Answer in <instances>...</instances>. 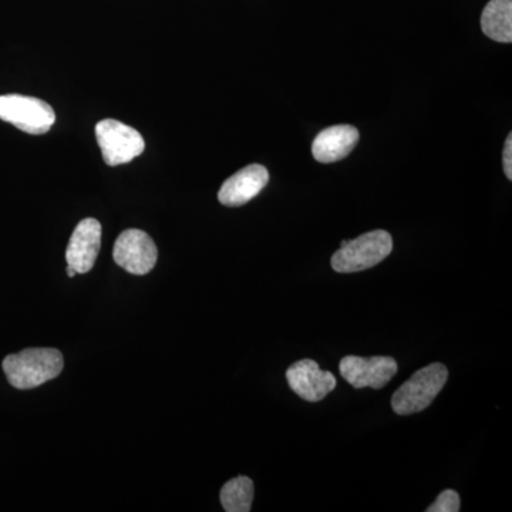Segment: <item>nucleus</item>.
I'll list each match as a JSON object with an SVG mask.
<instances>
[{"label": "nucleus", "instance_id": "1", "mask_svg": "<svg viewBox=\"0 0 512 512\" xmlns=\"http://www.w3.org/2000/svg\"><path fill=\"white\" fill-rule=\"evenodd\" d=\"M2 367L15 389L30 390L56 379L62 373L64 362L60 350L35 348L6 356Z\"/></svg>", "mask_w": 512, "mask_h": 512}, {"label": "nucleus", "instance_id": "2", "mask_svg": "<svg viewBox=\"0 0 512 512\" xmlns=\"http://www.w3.org/2000/svg\"><path fill=\"white\" fill-rule=\"evenodd\" d=\"M392 251V235L376 229L353 241H342V247L332 256V268L339 274L366 271L379 265Z\"/></svg>", "mask_w": 512, "mask_h": 512}, {"label": "nucleus", "instance_id": "3", "mask_svg": "<svg viewBox=\"0 0 512 512\" xmlns=\"http://www.w3.org/2000/svg\"><path fill=\"white\" fill-rule=\"evenodd\" d=\"M447 379V367L441 363L423 367L393 394V412L399 416L423 412L439 396Z\"/></svg>", "mask_w": 512, "mask_h": 512}, {"label": "nucleus", "instance_id": "4", "mask_svg": "<svg viewBox=\"0 0 512 512\" xmlns=\"http://www.w3.org/2000/svg\"><path fill=\"white\" fill-rule=\"evenodd\" d=\"M0 120L13 124L20 131L40 136L50 131L56 121L55 110L36 97L6 94L0 96Z\"/></svg>", "mask_w": 512, "mask_h": 512}, {"label": "nucleus", "instance_id": "5", "mask_svg": "<svg viewBox=\"0 0 512 512\" xmlns=\"http://www.w3.org/2000/svg\"><path fill=\"white\" fill-rule=\"evenodd\" d=\"M96 137L103 160L110 167L130 163L146 148L144 138L136 128L113 119L97 123Z\"/></svg>", "mask_w": 512, "mask_h": 512}, {"label": "nucleus", "instance_id": "6", "mask_svg": "<svg viewBox=\"0 0 512 512\" xmlns=\"http://www.w3.org/2000/svg\"><path fill=\"white\" fill-rule=\"evenodd\" d=\"M114 262L133 275H147L157 264L158 251L150 235L140 229H127L117 238Z\"/></svg>", "mask_w": 512, "mask_h": 512}, {"label": "nucleus", "instance_id": "7", "mask_svg": "<svg viewBox=\"0 0 512 512\" xmlns=\"http://www.w3.org/2000/svg\"><path fill=\"white\" fill-rule=\"evenodd\" d=\"M340 375L355 389H383L396 376L397 363L393 357L346 356L340 360Z\"/></svg>", "mask_w": 512, "mask_h": 512}, {"label": "nucleus", "instance_id": "8", "mask_svg": "<svg viewBox=\"0 0 512 512\" xmlns=\"http://www.w3.org/2000/svg\"><path fill=\"white\" fill-rule=\"evenodd\" d=\"M289 387L309 403H318L336 387V377L311 359H302L286 370Z\"/></svg>", "mask_w": 512, "mask_h": 512}, {"label": "nucleus", "instance_id": "9", "mask_svg": "<svg viewBox=\"0 0 512 512\" xmlns=\"http://www.w3.org/2000/svg\"><path fill=\"white\" fill-rule=\"evenodd\" d=\"M101 248V224L94 218L80 221L66 249L67 265L77 274H87L96 264Z\"/></svg>", "mask_w": 512, "mask_h": 512}, {"label": "nucleus", "instance_id": "10", "mask_svg": "<svg viewBox=\"0 0 512 512\" xmlns=\"http://www.w3.org/2000/svg\"><path fill=\"white\" fill-rule=\"evenodd\" d=\"M269 181L268 170L261 164H252L242 168L229 177L218 192V200L225 207H241L254 200Z\"/></svg>", "mask_w": 512, "mask_h": 512}, {"label": "nucleus", "instance_id": "11", "mask_svg": "<svg viewBox=\"0 0 512 512\" xmlns=\"http://www.w3.org/2000/svg\"><path fill=\"white\" fill-rule=\"evenodd\" d=\"M359 131L353 126H333L320 131L312 144L313 158L319 163L330 164L343 160L359 143Z\"/></svg>", "mask_w": 512, "mask_h": 512}, {"label": "nucleus", "instance_id": "12", "mask_svg": "<svg viewBox=\"0 0 512 512\" xmlns=\"http://www.w3.org/2000/svg\"><path fill=\"white\" fill-rule=\"evenodd\" d=\"M484 35L500 43L512 42V0H490L481 15Z\"/></svg>", "mask_w": 512, "mask_h": 512}, {"label": "nucleus", "instance_id": "13", "mask_svg": "<svg viewBox=\"0 0 512 512\" xmlns=\"http://www.w3.org/2000/svg\"><path fill=\"white\" fill-rule=\"evenodd\" d=\"M221 504L227 512H249L254 501V483L251 478H232L221 490Z\"/></svg>", "mask_w": 512, "mask_h": 512}, {"label": "nucleus", "instance_id": "14", "mask_svg": "<svg viewBox=\"0 0 512 512\" xmlns=\"http://www.w3.org/2000/svg\"><path fill=\"white\" fill-rule=\"evenodd\" d=\"M460 511V495L454 490L443 491L437 500L427 508V512H458Z\"/></svg>", "mask_w": 512, "mask_h": 512}, {"label": "nucleus", "instance_id": "15", "mask_svg": "<svg viewBox=\"0 0 512 512\" xmlns=\"http://www.w3.org/2000/svg\"><path fill=\"white\" fill-rule=\"evenodd\" d=\"M504 173L507 175L508 180H512V134H508L505 140L504 153H503Z\"/></svg>", "mask_w": 512, "mask_h": 512}, {"label": "nucleus", "instance_id": "16", "mask_svg": "<svg viewBox=\"0 0 512 512\" xmlns=\"http://www.w3.org/2000/svg\"><path fill=\"white\" fill-rule=\"evenodd\" d=\"M66 271H67V275H69V276H70V278H74V276H76V275H77V272H76V271H74V269L72 268V266L67 265V269H66Z\"/></svg>", "mask_w": 512, "mask_h": 512}]
</instances>
